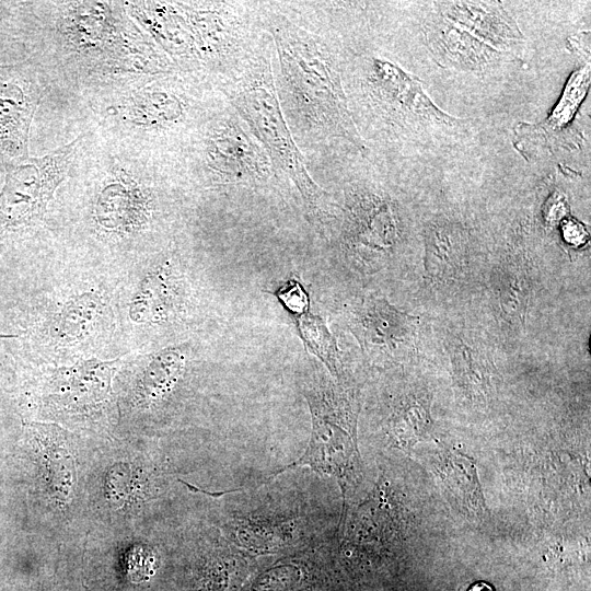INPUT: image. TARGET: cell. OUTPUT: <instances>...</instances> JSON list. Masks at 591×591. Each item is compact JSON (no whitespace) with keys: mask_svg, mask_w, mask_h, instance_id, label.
Listing matches in <instances>:
<instances>
[{"mask_svg":"<svg viewBox=\"0 0 591 591\" xmlns=\"http://www.w3.org/2000/svg\"><path fill=\"white\" fill-rule=\"evenodd\" d=\"M268 25L278 53L281 96L293 121L313 136L339 138L364 152L327 47L280 14L273 15Z\"/></svg>","mask_w":591,"mask_h":591,"instance_id":"obj_1","label":"cell"},{"mask_svg":"<svg viewBox=\"0 0 591 591\" xmlns=\"http://www.w3.org/2000/svg\"><path fill=\"white\" fill-rule=\"evenodd\" d=\"M231 102L250 126L270 164L283 172L298 188L308 221L320 232L335 219L329 195L310 176L278 101L270 68L257 63L236 83Z\"/></svg>","mask_w":591,"mask_h":591,"instance_id":"obj_2","label":"cell"},{"mask_svg":"<svg viewBox=\"0 0 591 591\" xmlns=\"http://www.w3.org/2000/svg\"><path fill=\"white\" fill-rule=\"evenodd\" d=\"M302 394L311 414L309 443L302 456L273 476L292 467L309 466L315 472L335 477L345 496L360 472L356 442V399L343 381L324 374H317L308 382Z\"/></svg>","mask_w":591,"mask_h":591,"instance_id":"obj_3","label":"cell"},{"mask_svg":"<svg viewBox=\"0 0 591 591\" xmlns=\"http://www.w3.org/2000/svg\"><path fill=\"white\" fill-rule=\"evenodd\" d=\"M77 140L37 159L9 166L0 193V245L37 224L66 176Z\"/></svg>","mask_w":591,"mask_h":591,"instance_id":"obj_4","label":"cell"},{"mask_svg":"<svg viewBox=\"0 0 591 591\" xmlns=\"http://www.w3.org/2000/svg\"><path fill=\"white\" fill-rule=\"evenodd\" d=\"M366 83L374 106L396 125L422 131L454 129L465 124L438 107L417 77L390 60L373 58Z\"/></svg>","mask_w":591,"mask_h":591,"instance_id":"obj_5","label":"cell"},{"mask_svg":"<svg viewBox=\"0 0 591 591\" xmlns=\"http://www.w3.org/2000/svg\"><path fill=\"white\" fill-rule=\"evenodd\" d=\"M341 245L348 255L374 262L391 254L401 241V221L394 201L366 186H352L341 209Z\"/></svg>","mask_w":591,"mask_h":591,"instance_id":"obj_6","label":"cell"},{"mask_svg":"<svg viewBox=\"0 0 591 591\" xmlns=\"http://www.w3.org/2000/svg\"><path fill=\"white\" fill-rule=\"evenodd\" d=\"M590 62L576 69L549 115L542 121H521L514 128L513 146L525 159L533 160L559 150H576L583 134L576 116L590 88Z\"/></svg>","mask_w":591,"mask_h":591,"instance_id":"obj_7","label":"cell"},{"mask_svg":"<svg viewBox=\"0 0 591 591\" xmlns=\"http://www.w3.org/2000/svg\"><path fill=\"white\" fill-rule=\"evenodd\" d=\"M26 65L0 66V165L27 159L30 126L38 93Z\"/></svg>","mask_w":591,"mask_h":591,"instance_id":"obj_8","label":"cell"},{"mask_svg":"<svg viewBox=\"0 0 591 591\" xmlns=\"http://www.w3.org/2000/svg\"><path fill=\"white\" fill-rule=\"evenodd\" d=\"M207 164L224 183H252L268 178L271 164L266 152L241 124L221 121L207 140Z\"/></svg>","mask_w":591,"mask_h":591,"instance_id":"obj_9","label":"cell"},{"mask_svg":"<svg viewBox=\"0 0 591 591\" xmlns=\"http://www.w3.org/2000/svg\"><path fill=\"white\" fill-rule=\"evenodd\" d=\"M439 14L475 39L508 56L524 43V36L498 1H441Z\"/></svg>","mask_w":591,"mask_h":591,"instance_id":"obj_10","label":"cell"},{"mask_svg":"<svg viewBox=\"0 0 591 591\" xmlns=\"http://www.w3.org/2000/svg\"><path fill=\"white\" fill-rule=\"evenodd\" d=\"M243 591H344L327 558L293 554L259 568Z\"/></svg>","mask_w":591,"mask_h":591,"instance_id":"obj_11","label":"cell"},{"mask_svg":"<svg viewBox=\"0 0 591 591\" xmlns=\"http://www.w3.org/2000/svg\"><path fill=\"white\" fill-rule=\"evenodd\" d=\"M352 323L362 348L387 357L397 356L414 334L413 317L378 297L362 301Z\"/></svg>","mask_w":591,"mask_h":591,"instance_id":"obj_12","label":"cell"},{"mask_svg":"<svg viewBox=\"0 0 591 591\" xmlns=\"http://www.w3.org/2000/svg\"><path fill=\"white\" fill-rule=\"evenodd\" d=\"M428 49L442 67L459 70H484L507 57L475 39L440 14L425 26Z\"/></svg>","mask_w":591,"mask_h":591,"instance_id":"obj_13","label":"cell"},{"mask_svg":"<svg viewBox=\"0 0 591 591\" xmlns=\"http://www.w3.org/2000/svg\"><path fill=\"white\" fill-rule=\"evenodd\" d=\"M150 216V200L130 178H115L100 192L95 204L99 224L111 232L130 233L142 228Z\"/></svg>","mask_w":591,"mask_h":591,"instance_id":"obj_14","label":"cell"},{"mask_svg":"<svg viewBox=\"0 0 591 591\" xmlns=\"http://www.w3.org/2000/svg\"><path fill=\"white\" fill-rule=\"evenodd\" d=\"M179 280L169 265H162L140 282L129 306L137 323L161 324L170 321L182 303Z\"/></svg>","mask_w":591,"mask_h":591,"instance_id":"obj_15","label":"cell"},{"mask_svg":"<svg viewBox=\"0 0 591 591\" xmlns=\"http://www.w3.org/2000/svg\"><path fill=\"white\" fill-rule=\"evenodd\" d=\"M103 302L95 293H83L68 301L51 322L53 335L63 341L83 339L101 320Z\"/></svg>","mask_w":591,"mask_h":591,"instance_id":"obj_16","label":"cell"},{"mask_svg":"<svg viewBox=\"0 0 591 591\" xmlns=\"http://www.w3.org/2000/svg\"><path fill=\"white\" fill-rule=\"evenodd\" d=\"M294 322L305 348L323 362L332 378L343 381V366L336 338L324 320L308 312L294 318Z\"/></svg>","mask_w":591,"mask_h":591,"instance_id":"obj_17","label":"cell"},{"mask_svg":"<svg viewBox=\"0 0 591 591\" xmlns=\"http://www.w3.org/2000/svg\"><path fill=\"white\" fill-rule=\"evenodd\" d=\"M467 247L465 230L450 221H437L426 232L428 267L456 266Z\"/></svg>","mask_w":591,"mask_h":591,"instance_id":"obj_18","label":"cell"},{"mask_svg":"<svg viewBox=\"0 0 591 591\" xmlns=\"http://www.w3.org/2000/svg\"><path fill=\"white\" fill-rule=\"evenodd\" d=\"M440 472L456 499L466 509L479 513L484 509V499L477 482L474 465L467 459L451 454L442 461Z\"/></svg>","mask_w":591,"mask_h":591,"instance_id":"obj_19","label":"cell"},{"mask_svg":"<svg viewBox=\"0 0 591 591\" xmlns=\"http://www.w3.org/2000/svg\"><path fill=\"white\" fill-rule=\"evenodd\" d=\"M186 366L181 348H166L155 354L143 370L142 389L151 398L162 396L177 382Z\"/></svg>","mask_w":591,"mask_h":591,"instance_id":"obj_20","label":"cell"},{"mask_svg":"<svg viewBox=\"0 0 591 591\" xmlns=\"http://www.w3.org/2000/svg\"><path fill=\"white\" fill-rule=\"evenodd\" d=\"M135 120L144 126H164L183 115V104L174 94L164 91L144 92L131 104Z\"/></svg>","mask_w":591,"mask_h":591,"instance_id":"obj_21","label":"cell"},{"mask_svg":"<svg viewBox=\"0 0 591 591\" xmlns=\"http://www.w3.org/2000/svg\"><path fill=\"white\" fill-rule=\"evenodd\" d=\"M273 294L293 318L310 312L309 293L302 283L294 278L287 279Z\"/></svg>","mask_w":591,"mask_h":591,"instance_id":"obj_22","label":"cell"},{"mask_svg":"<svg viewBox=\"0 0 591 591\" xmlns=\"http://www.w3.org/2000/svg\"><path fill=\"white\" fill-rule=\"evenodd\" d=\"M563 232L565 240L570 244L583 243L587 237L584 227L576 220L569 219L564 222Z\"/></svg>","mask_w":591,"mask_h":591,"instance_id":"obj_23","label":"cell"},{"mask_svg":"<svg viewBox=\"0 0 591 591\" xmlns=\"http://www.w3.org/2000/svg\"><path fill=\"white\" fill-rule=\"evenodd\" d=\"M567 211L566 202L564 196L555 195L551 199V205L547 208L546 219L547 221L554 223Z\"/></svg>","mask_w":591,"mask_h":591,"instance_id":"obj_24","label":"cell"},{"mask_svg":"<svg viewBox=\"0 0 591 591\" xmlns=\"http://www.w3.org/2000/svg\"><path fill=\"white\" fill-rule=\"evenodd\" d=\"M571 48L576 49L582 55H588L590 53V38L589 33H579L569 39Z\"/></svg>","mask_w":591,"mask_h":591,"instance_id":"obj_25","label":"cell"},{"mask_svg":"<svg viewBox=\"0 0 591 591\" xmlns=\"http://www.w3.org/2000/svg\"><path fill=\"white\" fill-rule=\"evenodd\" d=\"M468 591H493L491 587L485 582H478L472 586Z\"/></svg>","mask_w":591,"mask_h":591,"instance_id":"obj_26","label":"cell"}]
</instances>
